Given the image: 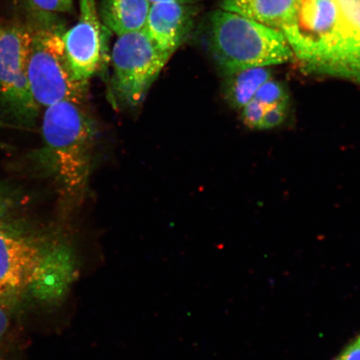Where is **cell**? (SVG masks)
Returning a JSON list of instances; mask_svg holds the SVG:
<instances>
[{
  "mask_svg": "<svg viewBox=\"0 0 360 360\" xmlns=\"http://www.w3.org/2000/svg\"><path fill=\"white\" fill-rule=\"evenodd\" d=\"M281 31L306 71L360 84V0H295Z\"/></svg>",
  "mask_w": 360,
  "mask_h": 360,
  "instance_id": "cell-1",
  "label": "cell"
},
{
  "mask_svg": "<svg viewBox=\"0 0 360 360\" xmlns=\"http://www.w3.org/2000/svg\"><path fill=\"white\" fill-rule=\"evenodd\" d=\"M78 274L74 250L60 233L0 219V285L51 304L65 298Z\"/></svg>",
  "mask_w": 360,
  "mask_h": 360,
  "instance_id": "cell-2",
  "label": "cell"
},
{
  "mask_svg": "<svg viewBox=\"0 0 360 360\" xmlns=\"http://www.w3.org/2000/svg\"><path fill=\"white\" fill-rule=\"evenodd\" d=\"M41 160L67 196L81 198L91 172L96 130L83 103L62 101L43 117Z\"/></svg>",
  "mask_w": 360,
  "mask_h": 360,
  "instance_id": "cell-3",
  "label": "cell"
},
{
  "mask_svg": "<svg viewBox=\"0 0 360 360\" xmlns=\"http://www.w3.org/2000/svg\"><path fill=\"white\" fill-rule=\"evenodd\" d=\"M210 45L224 75L249 68L283 65L295 58L282 31L224 10L211 17Z\"/></svg>",
  "mask_w": 360,
  "mask_h": 360,
  "instance_id": "cell-4",
  "label": "cell"
},
{
  "mask_svg": "<svg viewBox=\"0 0 360 360\" xmlns=\"http://www.w3.org/2000/svg\"><path fill=\"white\" fill-rule=\"evenodd\" d=\"M62 30L52 20L33 29L28 79L37 105L47 108L62 101L83 103L88 84L74 77L65 52Z\"/></svg>",
  "mask_w": 360,
  "mask_h": 360,
  "instance_id": "cell-5",
  "label": "cell"
},
{
  "mask_svg": "<svg viewBox=\"0 0 360 360\" xmlns=\"http://www.w3.org/2000/svg\"><path fill=\"white\" fill-rule=\"evenodd\" d=\"M33 29L20 24L0 25V103L13 119L25 124L37 118L28 79Z\"/></svg>",
  "mask_w": 360,
  "mask_h": 360,
  "instance_id": "cell-6",
  "label": "cell"
},
{
  "mask_svg": "<svg viewBox=\"0 0 360 360\" xmlns=\"http://www.w3.org/2000/svg\"><path fill=\"white\" fill-rule=\"evenodd\" d=\"M145 29L119 36L112 52L114 88L126 105L135 107L169 60Z\"/></svg>",
  "mask_w": 360,
  "mask_h": 360,
  "instance_id": "cell-7",
  "label": "cell"
},
{
  "mask_svg": "<svg viewBox=\"0 0 360 360\" xmlns=\"http://www.w3.org/2000/svg\"><path fill=\"white\" fill-rule=\"evenodd\" d=\"M79 7L77 24L63 33L62 39L75 79L88 84L101 69L103 39L96 0H79Z\"/></svg>",
  "mask_w": 360,
  "mask_h": 360,
  "instance_id": "cell-8",
  "label": "cell"
},
{
  "mask_svg": "<svg viewBox=\"0 0 360 360\" xmlns=\"http://www.w3.org/2000/svg\"><path fill=\"white\" fill-rule=\"evenodd\" d=\"M195 16L193 4H151L145 30L158 47L172 56L191 32Z\"/></svg>",
  "mask_w": 360,
  "mask_h": 360,
  "instance_id": "cell-9",
  "label": "cell"
},
{
  "mask_svg": "<svg viewBox=\"0 0 360 360\" xmlns=\"http://www.w3.org/2000/svg\"><path fill=\"white\" fill-rule=\"evenodd\" d=\"M151 4L148 0H103V24L120 36L145 29Z\"/></svg>",
  "mask_w": 360,
  "mask_h": 360,
  "instance_id": "cell-10",
  "label": "cell"
},
{
  "mask_svg": "<svg viewBox=\"0 0 360 360\" xmlns=\"http://www.w3.org/2000/svg\"><path fill=\"white\" fill-rule=\"evenodd\" d=\"M295 0H223L221 10L282 30L291 15Z\"/></svg>",
  "mask_w": 360,
  "mask_h": 360,
  "instance_id": "cell-11",
  "label": "cell"
},
{
  "mask_svg": "<svg viewBox=\"0 0 360 360\" xmlns=\"http://www.w3.org/2000/svg\"><path fill=\"white\" fill-rule=\"evenodd\" d=\"M225 101L233 109L241 110L253 100L262 84L272 78L269 67H255L224 75Z\"/></svg>",
  "mask_w": 360,
  "mask_h": 360,
  "instance_id": "cell-12",
  "label": "cell"
},
{
  "mask_svg": "<svg viewBox=\"0 0 360 360\" xmlns=\"http://www.w3.org/2000/svg\"><path fill=\"white\" fill-rule=\"evenodd\" d=\"M254 100L262 103L266 108L278 105H289V94L287 93L286 88L280 81L271 78L258 89Z\"/></svg>",
  "mask_w": 360,
  "mask_h": 360,
  "instance_id": "cell-13",
  "label": "cell"
},
{
  "mask_svg": "<svg viewBox=\"0 0 360 360\" xmlns=\"http://www.w3.org/2000/svg\"><path fill=\"white\" fill-rule=\"evenodd\" d=\"M29 4L42 17L40 20H49L53 13L73 11V0H29Z\"/></svg>",
  "mask_w": 360,
  "mask_h": 360,
  "instance_id": "cell-14",
  "label": "cell"
},
{
  "mask_svg": "<svg viewBox=\"0 0 360 360\" xmlns=\"http://www.w3.org/2000/svg\"><path fill=\"white\" fill-rule=\"evenodd\" d=\"M265 110H266V107L253 98L240 110L243 122L248 128L259 129Z\"/></svg>",
  "mask_w": 360,
  "mask_h": 360,
  "instance_id": "cell-15",
  "label": "cell"
},
{
  "mask_svg": "<svg viewBox=\"0 0 360 360\" xmlns=\"http://www.w3.org/2000/svg\"><path fill=\"white\" fill-rule=\"evenodd\" d=\"M288 105L267 107L265 110L259 130H268L278 127L286 119Z\"/></svg>",
  "mask_w": 360,
  "mask_h": 360,
  "instance_id": "cell-16",
  "label": "cell"
},
{
  "mask_svg": "<svg viewBox=\"0 0 360 360\" xmlns=\"http://www.w3.org/2000/svg\"><path fill=\"white\" fill-rule=\"evenodd\" d=\"M22 300H25L16 292L0 285V305L13 309L19 305Z\"/></svg>",
  "mask_w": 360,
  "mask_h": 360,
  "instance_id": "cell-17",
  "label": "cell"
},
{
  "mask_svg": "<svg viewBox=\"0 0 360 360\" xmlns=\"http://www.w3.org/2000/svg\"><path fill=\"white\" fill-rule=\"evenodd\" d=\"M335 360H360V336Z\"/></svg>",
  "mask_w": 360,
  "mask_h": 360,
  "instance_id": "cell-18",
  "label": "cell"
},
{
  "mask_svg": "<svg viewBox=\"0 0 360 360\" xmlns=\"http://www.w3.org/2000/svg\"><path fill=\"white\" fill-rule=\"evenodd\" d=\"M11 308L0 305V341L2 340L4 335L11 326Z\"/></svg>",
  "mask_w": 360,
  "mask_h": 360,
  "instance_id": "cell-19",
  "label": "cell"
},
{
  "mask_svg": "<svg viewBox=\"0 0 360 360\" xmlns=\"http://www.w3.org/2000/svg\"><path fill=\"white\" fill-rule=\"evenodd\" d=\"M13 206V202L11 198L0 190V219L7 218Z\"/></svg>",
  "mask_w": 360,
  "mask_h": 360,
  "instance_id": "cell-20",
  "label": "cell"
},
{
  "mask_svg": "<svg viewBox=\"0 0 360 360\" xmlns=\"http://www.w3.org/2000/svg\"><path fill=\"white\" fill-rule=\"evenodd\" d=\"M148 1L150 4L175 2L179 4H193L197 1V0H148Z\"/></svg>",
  "mask_w": 360,
  "mask_h": 360,
  "instance_id": "cell-21",
  "label": "cell"
}]
</instances>
